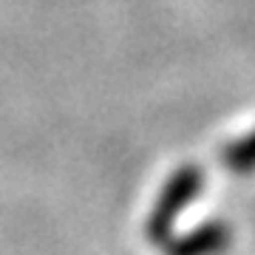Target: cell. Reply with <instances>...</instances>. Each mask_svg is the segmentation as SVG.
Masks as SVG:
<instances>
[{
  "label": "cell",
  "mask_w": 255,
  "mask_h": 255,
  "mask_svg": "<svg viewBox=\"0 0 255 255\" xmlns=\"http://www.w3.org/2000/svg\"><path fill=\"white\" fill-rule=\"evenodd\" d=\"M224 164L233 173H255V130L230 142L224 150Z\"/></svg>",
  "instance_id": "obj_3"
},
{
  "label": "cell",
  "mask_w": 255,
  "mask_h": 255,
  "mask_svg": "<svg viewBox=\"0 0 255 255\" xmlns=\"http://www.w3.org/2000/svg\"><path fill=\"white\" fill-rule=\"evenodd\" d=\"M233 230L224 221H207L201 227L190 230L182 238H170L164 250L167 255H219L230 247Z\"/></svg>",
  "instance_id": "obj_2"
},
{
  "label": "cell",
  "mask_w": 255,
  "mask_h": 255,
  "mask_svg": "<svg viewBox=\"0 0 255 255\" xmlns=\"http://www.w3.org/2000/svg\"><path fill=\"white\" fill-rule=\"evenodd\" d=\"M201 187H204L201 167H196V164H182L167 179V184L162 187L153 210H150V216H147V224H145L147 238L156 241V244H167L173 238V227H176L179 213L199 196Z\"/></svg>",
  "instance_id": "obj_1"
}]
</instances>
